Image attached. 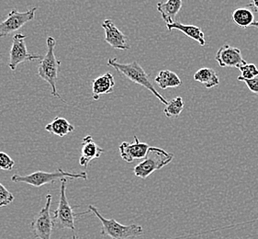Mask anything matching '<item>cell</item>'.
Instances as JSON below:
<instances>
[{"label":"cell","instance_id":"6da1fadb","mask_svg":"<svg viewBox=\"0 0 258 239\" xmlns=\"http://www.w3.org/2000/svg\"><path fill=\"white\" fill-rule=\"evenodd\" d=\"M56 43V40L53 37L49 36L47 38L46 54L41 60L37 75L51 86L52 96L59 98L62 102L67 103L57 92L56 84L61 61L55 56V53H54V48Z\"/></svg>","mask_w":258,"mask_h":239},{"label":"cell","instance_id":"7a4b0ae2","mask_svg":"<svg viewBox=\"0 0 258 239\" xmlns=\"http://www.w3.org/2000/svg\"><path fill=\"white\" fill-rule=\"evenodd\" d=\"M108 66L113 68L132 82L141 85L145 89H148L160 100L162 104H168L167 99L156 90L155 86L150 81L149 75L140 66L139 63L134 61L130 64H120L117 61V58H111L108 61Z\"/></svg>","mask_w":258,"mask_h":239},{"label":"cell","instance_id":"3957f363","mask_svg":"<svg viewBox=\"0 0 258 239\" xmlns=\"http://www.w3.org/2000/svg\"><path fill=\"white\" fill-rule=\"evenodd\" d=\"M89 211L98 217L101 223V235L106 236L109 239H128L136 237L144 234V229L137 224H129L124 225L119 224L115 219H106L103 217L97 207L93 205L88 206Z\"/></svg>","mask_w":258,"mask_h":239},{"label":"cell","instance_id":"277c9868","mask_svg":"<svg viewBox=\"0 0 258 239\" xmlns=\"http://www.w3.org/2000/svg\"><path fill=\"white\" fill-rule=\"evenodd\" d=\"M62 177L81 178L87 181L88 173L86 171L81 173H70L64 171L62 168H58L54 172L36 171L27 176L14 174L11 177V182L15 183H26L33 187L40 188L48 183H53L56 180H61Z\"/></svg>","mask_w":258,"mask_h":239},{"label":"cell","instance_id":"5b68a950","mask_svg":"<svg viewBox=\"0 0 258 239\" xmlns=\"http://www.w3.org/2000/svg\"><path fill=\"white\" fill-rule=\"evenodd\" d=\"M174 158V155L167 153L164 149L150 146L145 160L135 166L134 172L136 177L146 178L156 170L168 165Z\"/></svg>","mask_w":258,"mask_h":239},{"label":"cell","instance_id":"8992f818","mask_svg":"<svg viewBox=\"0 0 258 239\" xmlns=\"http://www.w3.org/2000/svg\"><path fill=\"white\" fill-rule=\"evenodd\" d=\"M80 213H75L72 206L68 202L67 197V177L61 178V187H60V198L56 210L53 212V221L60 227L70 229L74 231L76 229L75 218L79 216Z\"/></svg>","mask_w":258,"mask_h":239},{"label":"cell","instance_id":"52a82bcc","mask_svg":"<svg viewBox=\"0 0 258 239\" xmlns=\"http://www.w3.org/2000/svg\"><path fill=\"white\" fill-rule=\"evenodd\" d=\"M52 195L47 194L46 203L31 223L32 234L35 238L51 239L52 229L54 227V221L51 215Z\"/></svg>","mask_w":258,"mask_h":239},{"label":"cell","instance_id":"ba28073f","mask_svg":"<svg viewBox=\"0 0 258 239\" xmlns=\"http://www.w3.org/2000/svg\"><path fill=\"white\" fill-rule=\"evenodd\" d=\"M25 34L17 33L12 38V46L10 52L9 68L12 71H16L17 67L21 63L30 62L35 60H41L42 56L38 54H31L27 49Z\"/></svg>","mask_w":258,"mask_h":239},{"label":"cell","instance_id":"9c48e42d","mask_svg":"<svg viewBox=\"0 0 258 239\" xmlns=\"http://www.w3.org/2000/svg\"><path fill=\"white\" fill-rule=\"evenodd\" d=\"M36 11L37 8H32L25 12H19L17 10H12L5 21L0 23V38L8 36L19 31L26 23L34 19Z\"/></svg>","mask_w":258,"mask_h":239},{"label":"cell","instance_id":"30bf717a","mask_svg":"<svg viewBox=\"0 0 258 239\" xmlns=\"http://www.w3.org/2000/svg\"><path fill=\"white\" fill-rule=\"evenodd\" d=\"M134 138V143L123 142L119 146V155L124 161L127 163L145 159L149 150L150 146L148 144L141 143L136 135H135Z\"/></svg>","mask_w":258,"mask_h":239},{"label":"cell","instance_id":"8fae6325","mask_svg":"<svg viewBox=\"0 0 258 239\" xmlns=\"http://www.w3.org/2000/svg\"><path fill=\"white\" fill-rule=\"evenodd\" d=\"M215 59L221 68H241L246 62L243 59L241 50L225 44L218 50Z\"/></svg>","mask_w":258,"mask_h":239},{"label":"cell","instance_id":"7c38bea8","mask_svg":"<svg viewBox=\"0 0 258 239\" xmlns=\"http://www.w3.org/2000/svg\"><path fill=\"white\" fill-rule=\"evenodd\" d=\"M101 27L105 31V42H108L114 49L122 51L129 50L131 46L128 42V38L114 24L113 21L111 20H105Z\"/></svg>","mask_w":258,"mask_h":239},{"label":"cell","instance_id":"4fadbf2b","mask_svg":"<svg viewBox=\"0 0 258 239\" xmlns=\"http://www.w3.org/2000/svg\"><path fill=\"white\" fill-rule=\"evenodd\" d=\"M104 150L94 142L91 135H87L82 141L81 156L79 158L80 166H88V164L94 159H98Z\"/></svg>","mask_w":258,"mask_h":239},{"label":"cell","instance_id":"5bb4252c","mask_svg":"<svg viewBox=\"0 0 258 239\" xmlns=\"http://www.w3.org/2000/svg\"><path fill=\"white\" fill-rule=\"evenodd\" d=\"M115 80L112 74L107 72L94 79L92 83V93L94 100H98L101 95H108L113 92Z\"/></svg>","mask_w":258,"mask_h":239},{"label":"cell","instance_id":"9a60e30c","mask_svg":"<svg viewBox=\"0 0 258 239\" xmlns=\"http://www.w3.org/2000/svg\"><path fill=\"white\" fill-rule=\"evenodd\" d=\"M183 5L182 0H167L166 2L157 3L156 8L166 24L176 21V15Z\"/></svg>","mask_w":258,"mask_h":239},{"label":"cell","instance_id":"2e32d148","mask_svg":"<svg viewBox=\"0 0 258 239\" xmlns=\"http://www.w3.org/2000/svg\"><path fill=\"white\" fill-rule=\"evenodd\" d=\"M166 28L168 31L178 30L181 32H183L186 36L189 37L190 39H193L194 41L199 42L202 46L206 45V40H205L204 33L200 27H197L195 25H185V24H182L179 21H176L171 24H166Z\"/></svg>","mask_w":258,"mask_h":239},{"label":"cell","instance_id":"e0dca14e","mask_svg":"<svg viewBox=\"0 0 258 239\" xmlns=\"http://www.w3.org/2000/svg\"><path fill=\"white\" fill-rule=\"evenodd\" d=\"M45 131L59 137H64L75 131V126L71 125L68 119L61 117H56L52 123L44 127Z\"/></svg>","mask_w":258,"mask_h":239},{"label":"cell","instance_id":"ac0fdd59","mask_svg":"<svg viewBox=\"0 0 258 239\" xmlns=\"http://www.w3.org/2000/svg\"><path fill=\"white\" fill-rule=\"evenodd\" d=\"M194 80L203 84L206 89H212L219 86L220 78L212 68H201L194 74Z\"/></svg>","mask_w":258,"mask_h":239},{"label":"cell","instance_id":"d6986e66","mask_svg":"<svg viewBox=\"0 0 258 239\" xmlns=\"http://www.w3.org/2000/svg\"><path fill=\"white\" fill-rule=\"evenodd\" d=\"M155 83L159 86L160 89H174L180 87L182 85L179 77L175 72L169 70H162L159 74L155 77Z\"/></svg>","mask_w":258,"mask_h":239},{"label":"cell","instance_id":"ffe728a7","mask_svg":"<svg viewBox=\"0 0 258 239\" xmlns=\"http://www.w3.org/2000/svg\"><path fill=\"white\" fill-rule=\"evenodd\" d=\"M232 20L238 26L246 29L248 27H251L252 23L254 22L253 21L254 16H253V11L250 9L241 8L233 11Z\"/></svg>","mask_w":258,"mask_h":239},{"label":"cell","instance_id":"44dd1931","mask_svg":"<svg viewBox=\"0 0 258 239\" xmlns=\"http://www.w3.org/2000/svg\"><path fill=\"white\" fill-rule=\"evenodd\" d=\"M184 109V101L181 97H176L172 99L168 104L166 105L164 113L167 118H176L180 115L182 110Z\"/></svg>","mask_w":258,"mask_h":239},{"label":"cell","instance_id":"7402d4cb","mask_svg":"<svg viewBox=\"0 0 258 239\" xmlns=\"http://www.w3.org/2000/svg\"><path fill=\"white\" fill-rule=\"evenodd\" d=\"M239 70L242 74L239 78H243V79H252V78H255L258 75L257 68L253 64L246 63L245 65L239 68Z\"/></svg>","mask_w":258,"mask_h":239},{"label":"cell","instance_id":"603a6c76","mask_svg":"<svg viewBox=\"0 0 258 239\" xmlns=\"http://www.w3.org/2000/svg\"><path fill=\"white\" fill-rule=\"evenodd\" d=\"M14 201V195L0 183V207L10 205Z\"/></svg>","mask_w":258,"mask_h":239},{"label":"cell","instance_id":"cb8c5ba5","mask_svg":"<svg viewBox=\"0 0 258 239\" xmlns=\"http://www.w3.org/2000/svg\"><path fill=\"white\" fill-rule=\"evenodd\" d=\"M15 162L11 156L4 152H0V169L11 171L14 167Z\"/></svg>","mask_w":258,"mask_h":239},{"label":"cell","instance_id":"d4e9b609","mask_svg":"<svg viewBox=\"0 0 258 239\" xmlns=\"http://www.w3.org/2000/svg\"><path fill=\"white\" fill-rule=\"evenodd\" d=\"M238 81H243L246 84L249 90L254 94H258V75L252 79H243L238 77Z\"/></svg>","mask_w":258,"mask_h":239},{"label":"cell","instance_id":"484cf974","mask_svg":"<svg viewBox=\"0 0 258 239\" xmlns=\"http://www.w3.org/2000/svg\"><path fill=\"white\" fill-rule=\"evenodd\" d=\"M248 8H249L251 11L258 12V0H251V2H250L249 5H248Z\"/></svg>","mask_w":258,"mask_h":239},{"label":"cell","instance_id":"4316f807","mask_svg":"<svg viewBox=\"0 0 258 239\" xmlns=\"http://www.w3.org/2000/svg\"><path fill=\"white\" fill-rule=\"evenodd\" d=\"M251 27H253V28H256V29H258V21L253 22V23H252V25H251Z\"/></svg>","mask_w":258,"mask_h":239},{"label":"cell","instance_id":"83f0119b","mask_svg":"<svg viewBox=\"0 0 258 239\" xmlns=\"http://www.w3.org/2000/svg\"><path fill=\"white\" fill-rule=\"evenodd\" d=\"M73 239H78V238H77V236H76V235H74V236H73Z\"/></svg>","mask_w":258,"mask_h":239}]
</instances>
